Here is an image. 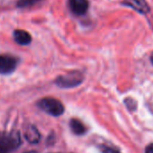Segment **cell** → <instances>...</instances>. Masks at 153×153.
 <instances>
[{"mask_svg": "<svg viewBox=\"0 0 153 153\" xmlns=\"http://www.w3.org/2000/svg\"><path fill=\"white\" fill-rule=\"evenodd\" d=\"M21 145L20 133L16 131L0 132V153H11Z\"/></svg>", "mask_w": 153, "mask_h": 153, "instance_id": "6da1fadb", "label": "cell"}, {"mask_svg": "<svg viewBox=\"0 0 153 153\" xmlns=\"http://www.w3.org/2000/svg\"><path fill=\"white\" fill-rule=\"evenodd\" d=\"M84 80V75L78 70H74L60 75L55 79V84L60 88H72L79 86Z\"/></svg>", "mask_w": 153, "mask_h": 153, "instance_id": "7a4b0ae2", "label": "cell"}, {"mask_svg": "<svg viewBox=\"0 0 153 153\" xmlns=\"http://www.w3.org/2000/svg\"><path fill=\"white\" fill-rule=\"evenodd\" d=\"M38 107L52 116H59L64 113V105L60 101L52 97H45L38 101Z\"/></svg>", "mask_w": 153, "mask_h": 153, "instance_id": "3957f363", "label": "cell"}, {"mask_svg": "<svg viewBox=\"0 0 153 153\" xmlns=\"http://www.w3.org/2000/svg\"><path fill=\"white\" fill-rule=\"evenodd\" d=\"M18 65L17 58L11 55H0V74H10Z\"/></svg>", "mask_w": 153, "mask_h": 153, "instance_id": "277c9868", "label": "cell"}, {"mask_svg": "<svg viewBox=\"0 0 153 153\" xmlns=\"http://www.w3.org/2000/svg\"><path fill=\"white\" fill-rule=\"evenodd\" d=\"M123 5L129 7L142 15H146L149 12V6L145 0H123Z\"/></svg>", "mask_w": 153, "mask_h": 153, "instance_id": "5b68a950", "label": "cell"}, {"mask_svg": "<svg viewBox=\"0 0 153 153\" xmlns=\"http://www.w3.org/2000/svg\"><path fill=\"white\" fill-rule=\"evenodd\" d=\"M68 7L73 14L76 16L85 15L88 9V0H68Z\"/></svg>", "mask_w": 153, "mask_h": 153, "instance_id": "8992f818", "label": "cell"}, {"mask_svg": "<svg viewBox=\"0 0 153 153\" xmlns=\"http://www.w3.org/2000/svg\"><path fill=\"white\" fill-rule=\"evenodd\" d=\"M14 39L19 45H28L32 42L31 34L24 30H16L14 32Z\"/></svg>", "mask_w": 153, "mask_h": 153, "instance_id": "52a82bcc", "label": "cell"}, {"mask_svg": "<svg viewBox=\"0 0 153 153\" xmlns=\"http://www.w3.org/2000/svg\"><path fill=\"white\" fill-rule=\"evenodd\" d=\"M25 137L27 140L28 142L35 144L38 143L41 139V134L37 128L33 125H29L25 131Z\"/></svg>", "mask_w": 153, "mask_h": 153, "instance_id": "ba28073f", "label": "cell"}, {"mask_svg": "<svg viewBox=\"0 0 153 153\" xmlns=\"http://www.w3.org/2000/svg\"><path fill=\"white\" fill-rule=\"evenodd\" d=\"M69 125H70L71 131L76 135H83L87 131L86 126L79 119H71L70 123H69Z\"/></svg>", "mask_w": 153, "mask_h": 153, "instance_id": "9c48e42d", "label": "cell"}, {"mask_svg": "<svg viewBox=\"0 0 153 153\" xmlns=\"http://www.w3.org/2000/svg\"><path fill=\"white\" fill-rule=\"evenodd\" d=\"M41 1L42 0H18L16 6L19 8H25V7H33Z\"/></svg>", "mask_w": 153, "mask_h": 153, "instance_id": "30bf717a", "label": "cell"}, {"mask_svg": "<svg viewBox=\"0 0 153 153\" xmlns=\"http://www.w3.org/2000/svg\"><path fill=\"white\" fill-rule=\"evenodd\" d=\"M99 149L101 150L102 153H120V151L114 148H112L108 145H105V144H102L99 146Z\"/></svg>", "mask_w": 153, "mask_h": 153, "instance_id": "8fae6325", "label": "cell"}, {"mask_svg": "<svg viewBox=\"0 0 153 153\" xmlns=\"http://www.w3.org/2000/svg\"><path fill=\"white\" fill-rule=\"evenodd\" d=\"M125 104H126L127 107L129 108V110L133 111V110L136 109V102H135L133 99H131V98L126 99V100H125Z\"/></svg>", "mask_w": 153, "mask_h": 153, "instance_id": "7c38bea8", "label": "cell"}, {"mask_svg": "<svg viewBox=\"0 0 153 153\" xmlns=\"http://www.w3.org/2000/svg\"><path fill=\"white\" fill-rule=\"evenodd\" d=\"M145 153H153V143H150L146 147Z\"/></svg>", "mask_w": 153, "mask_h": 153, "instance_id": "4fadbf2b", "label": "cell"}, {"mask_svg": "<svg viewBox=\"0 0 153 153\" xmlns=\"http://www.w3.org/2000/svg\"><path fill=\"white\" fill-rule=\"evenodd\" d=\"M150 62L153 64V53L151 54V56H150Z\"/></svg>", "mask_w": 153, "mask_h": 153, "instance_id": "5bb4252c", "label": "cell"}, {"mask_svg": "<svg viewBox=\"0 0 153 153\" xmlns=\"http://www.w3.org/2000/svg\"><path fill=\"white\" fill-rule=\"evenodd\" d=\"M25 153H37L35 151H28V152H25Z\"/></svg>", "mask_w": 153, "mask_h": 153, "instance_id": "9a60e30c", "label": "cell"}, {"mask_svg": "<svg viewBox=\"0 0 153 153\" xmlns=\"http://www.w3.org/2000/svg\"><path fill=\"white\" fill-rule=\"evenodd\" d=\"M151 111H152V113H153V105H152V106H151Z\"/></svg>", "mask_w": 153, "mask_h": 153, "instance_id": "2e32d148", "label": "cell"}]
</instances>
